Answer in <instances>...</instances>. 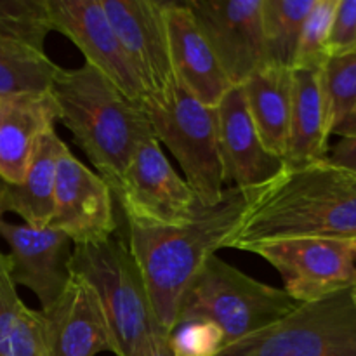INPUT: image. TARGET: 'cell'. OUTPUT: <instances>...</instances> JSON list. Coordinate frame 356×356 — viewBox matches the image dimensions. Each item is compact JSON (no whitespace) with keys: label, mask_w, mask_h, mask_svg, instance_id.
<instances>
[{"label":"cell","mask_w":356,"mask_h":356,"mask_svg":"<svg viewBox=\"0 0 356 356\" xmlns=\"http://www.w3.org/2000/svg\"><path fill=\"white\" fill-rule=\"evenodd\" d=\"M289 238H356V174L329 160L285 169L254 188L252 198L222 249Z\"/></svg>","instance_id":"1"},{"label":"cell","mask_w":356,"mask_h":356,"mask_svg":"<svg viewBox=\"0 0 356 356\" xmlns=\"http://www.w3.org/2000/svg\"><path fill=\"white\" fill-rule=\"evenodd\" d=\"M254 190L226 186L218 204L200 207L183 225L129 226V249L145 280L156 327L169 336L184 291L205 261L222 249L238 226Z\"/></svg>","instance_id":"2"},{"label":"cell","mask_w":356,"mask_h":356,"mask_svg":"<svg viewBox=\"0 0 356 356\" xmlns=\"http://www.w3.org/2000/svg\"><path fill=\"white\" fill-rule=\"evenodd\" d=\"M51 94L61 120L89 162L117 197L122 176L136 149L156 139L143 104L120 92L106 76L86 63L59 68Z\"/></svg>","instance_id":"3"},{"label":"cell","mask_w":356,"mask_h":356,"mask_svg":"<svg viewBox=\"0 0 356 356\" xmlns=\"http://www.w3.org/2000/svg\"><path fill=\"white\" fill-rule=\"evenodd\" d=\"M299 305L284 289L261 284L214 254L184 291L176 325L214 323L221 330L226 348L271 325Z\"/></svg>","instance_id":"4"},{"label":"cell","mask_w":356,"mask_h":356,"mask_svg":"<svg viewBox=\"0 0 356 356\" xmlns=\"http://www.w3.org/2000/svg\"><path fill=\"white\" fill-rule=\"evenodd\" d=\"M70 270L96 289L113 334L115 356H143L155 337L163 336L138 263L122 240L110 236L73 245Z\"/></svg>","instance_id":"5"},{"label":"cell","mask_w":356,"mask_h":356,"mask_svg":"<svg viewBox=\"0 0 356 356\" xmlns=\"http://www.w3.org/2000/svg\"><path fill=\"white\" fill-rule=\"evenodd\" d=\"M143 110L156 141L177 159L202 207L218 204L226 186L216 108L195 99L177 83L165 96L146 97Z\"/></svg>","instance_id":"6"},{"label":"cell","mask_w":356,"mask_h":356,"mask_svg":"<svg viewBox=\"0 0 356 356\" xmlns=\"http://www.w3.org/2000/svg\"><path fill=\"white\" fill-rule=\"evenodd\" d=\"M218 356H356L351 291L301 302L271 325L229 344Z\"/></svg>","instance_id":"7"},{"label":"cell","mask_w":356,"mask_h":356,"mask_svg":"<svg viewBox=\"0 0 356 356\" xmlns=\"http://www.w3.org/2000/svg\"><path fill=\"white\" fill-rule=\"evenodd\" d=\"M245 252L268 261L280 273L284 291L298 302L318 301L356 287L351 240H275L247 247Z\"/></svg>","instance_id":"8"},{"label":"cell","mask_w":356,"mask_h":356,"mask_svg":"<svg viewBox=\"0 0 356 356\" xmlns=\"http://www.w3.org/2000/svg\"><path fill=\"white\" fill-rule=\"evenodd\" d=\"M129 226H176L190 221L202 207L193 190L163 155L160 143L148 139L136 149L115 197Z\"/></svg>","instance_id":"9"},{"label":"cell","mask_w":356,"mask_h":356,"mask_svg":"<svg viewBox=\"0 0 356 356\" xmlns=\"http://www.w3.org/2000/svg\"><path fill=\"white\" fill-rule=\"evenodd\" d=\"M184 3L233 87L270 66L263 0H186Z\"/></svg>","instance_id":"10"},{"label":"cell","mask_w":356,"mask_h":356,"mask_svg":"<svg viewBox=\"0 0 356 356\" xmlns=\"http://www.w3.org/2000/svg\"><path fill=\"white\" fill-rule=\"evenodd\" d=\"M146 97H160L177 86L170 59L165 2L101 0Z\"/></svg>","instance_id":"11"},{"label":"cell","mask_w":356,"mask_h":356,"mask_svg":"<svg viewBox=\"0 0 356 356\" xmlns=\"http://www.w3.org/2000/svg\"><path fill=\"white\" fill-rule=\"evenodd\" d=\"M52 30L68 37L86 56V63L106 76L124 96L145 104L146 92L101 0H47Z\"/></svg>","instance_id":"12"},{"label":"cell","mask_w":356,"mask_h":356,"mask_svg":"<svg viewBox=\"0 0 356 356\" xmlns=\"http://www.w3.org/2000/svg\"><path fill=\"white\" fill-rule=\"evenodd\" d=\"M113 198L103 177L76 160L66 146L58 160L49 226L65 233L73 245L110 238L117 229Z\"/></svg>","instance_id":"13"},{"label":"cell","mask_w":356,"mask_h":356,"mask_svg":"<svg viewBox=\"0 0 356 356\" xmlns=\"http://www.w3.org/2000/svg\"><path fill=\"white\" fill-rule=\"evenodd\" d=\"M47 356L115 355V339L96 289L72 273L61 294L40 309Z\"/></svg>","instance_id":"14"},{"label":"cell","mask_w":356,"mask_h":356,"mask_svg":"<svg viewBox=\"0 0 356 356\" xmlns=\"http://www.w3.org/2000/svg\"><path fill=\"white\" fill-rule=\"evenodd\" d=\"M0 236L9 247V264L16 285L30 289L47 308L72 277L73 242L52 226L35 228L0 219Z\"/></svg>","instance_id":"15"},{"label":"cell","mask_w":356,"mask_h":356,"mask_svg":"<svg viewBox=\"0 0 356 356\" xmlns=\"http://www.w3.org/2000/svg\"><path fill=\"white\" fill-rule=\"evenodd\" d=\"M216 111L225 184L254 190L284 172V159L271 153L261 141L240 87H232Z\"/></svg>","instance_id":"16"},{"label":"cell","mask_w":356,"mask_h":356,"mask_svg":"<svg viewBox=\"0 0 356 356\" xmlns=\"http://www.w3.org/2000/svg\"><path fill=\"white\" fill-rule=\"evenodd\" d=\"M170 59L179 87L207 106L216 108L232 82L219 66L211 45L184 2H165Z\"/></svg>","instance_id":"17"},{"label":"cell","mask_w":356,"mask_h":356,"mask_svg":"<svg viewBox=\"0 0 356 356\" xmlns=\"http://www.w3.org/2000/svg\"><path fill=\"white\" fill-rule=\"evenodd\" d=\"M329 138L322 68H294L285 169H299L327 160Z\"/></svg>","instance_id":"18"},{"label":"cell","mask_w":356,"mask_h":356,"mask_svg":"<svg viewBox=\"0 0 356 356\" xmlns=\"http://www.w3.org/2000/svg\"><path fill=\"white\" fill-rule=\"evenodd\" d=\"M58 108L51 92L0 99V177L19 184L38 138L54 129Z\"/></svg>","instance_id":"19"},{"label":"cell","mask_w":356,"mask_h":356,"mask_svg":"<svg viewBox=\"0 0 356 356\" xmlns=\"http://www.w3.org/2000/svg\"><path fill=\"white\" fill-rule=\"evenodd\" d=\"M238 87L261 141L284 159L292 110V70L264 66Z\"/></svg>","instance_id":"20"},{"label":"cell","mask_w":356,"mask_h":356,"mask_svg":"<svg viewBox=\"0 0 356 356\" xmlns=\"http://www.w3.org/2000/svg\"><path fill=\"white\" fill-rule=\"evenodd\" d=\"M65 148L56 129L45 131L35 145L23 181L7 188V212L19 216L24 225L49 226L54 211L58 160Z\"/></svg>","instance_id":"21"},{"label":"cell","mask_w":356,"mask_h":356,"mask_svg":"<svg viewBox=\"0 0 356 356\" xmlns=\"http://www.w3.org/2000/svg\"><path fill=\"white\" fill-rule=\"evenodd\" d=\"M16 287L9 257L0 250V356H47L40 312L28 308Z\"/></svg>","instance_id":"22"},{"label":"cell","mask_w":356,"mask_h":356,"mask_svg":"<svg viewBox=\"0 0 356 356\" xmlns=\"http://www.w3.org/2000/svg\"><path fill=\"white\" fill-rule=\"evenodd\" d=\"M59 68L42 49L0 37V99L51 92Z\"/></svg>","instance_id":"23"},{"label":"cell","mask_w":356,"mask_h":356,"mask_svg":"<svg viewBox=\"0 0 356 356\" xmlns=\"http://www.w3.org/2000/svg\"><path fill=\"white\" fill-rule=\"evenodd\" d=\"M315 0H263L268 65L294 70L299 42Z\"/></svg>","instance_id":"24"},{"label":"cell","mask_w":356,"mask_h":356,"mask_svg":"<svg viewBox=\"0 0 356 356\" xmlns=\"http://www.w3.org/2000/svg\"><path fill=\"white\" fill-rule=\"evenodd\" d=\"M330 136H356V52L332 56L322 68Z\"/></svg>","instance_id":"25"},{"label":"cell","mask_w":356,"mask_h":356,"mask_svg":"<svg viewBox=\"0 0 356 356\" xmlns=\"http://www.w3.org/2000/svg\"><path fill=\"white\" fill-rule=\"evenodd\" d=\"M52 31L47 0H0V37L42 49Z\"/></svg>","instance_id":"26"},{"label":"cell","mask_w":356,"mask_h":356,"mask_svg":"<svg viewBox=\"0 0 356 356\" xmlns=\"http://www.w3.org/2000/svg\"><path fill=\"white\" fill-rule=\"evenodd\" d=\"M337 0H315L299 42L294 68H323L329 59V37Z\"/></svg>","instance_id":"27"},{"label":"cell","mask_w":356,"mask_h":356,"mask_svg":"<svg viewBox=\"0 0 356 356\" xmlns=\"http://www.w3.org/2000/svg\"><path fill=\"white\" fill-rule=\"evenodd\" d=\"M174 356H218L225 350L222 334L211 322L177 323L169 334Z\"/></svg>","instance_id":"28"},{"label":"cell","mask_w":356,"mask_h":356,"mask_svg":"<svg viewBox=\"0 0 356 356\" xmlns=\"http://www.w3.org/2000/svg\"><path fill=\"white\" fill-rule=\"evenodd\" d=\"M356 52V0H337L329 37V58Z\"/></svg>","instance_id":"29"},{"label":"cell","mask_w":356,"mask_h":356,"mask_svg":"<svg viewBox=\"0 0 356 356\" xmlns=\"http://www.w3.org/2000/svg\"><path fill=\"white\" fill-rule=\"evenodd\" d=\"M327 160L341 169L356 174V136L341 138V141L334 148H329Z\"/></svg>","instance_id":"30"},{"label":"cell","mask_w":356,"mask_h":356,"mask_svg":"<svg viewBox=\"0 0 356 356\" xmlns=\"http://www.w3.org/2000/svg\"><path fill=\"white\" fill-rule=\"evenodd\" d=\"M143 356H174L172 350H170L169 346V337L165 336L155 337L153 343L146 348Z\"/></svg>","instance_id":"31"},{"label":"cell","mask_w":356,"mask_h":356,"mask_svg":"<svg viewBox=\"0 0 356 356\" xmlns=\"http://www.w3.org/2000/svg\"><path fill=\"white\" fill-rule=\"evenodd\" d=\"M7 188H9V183L0 177V219L7 212Z\"/></svg>","instance_id":"32"},{"label":"cell","mask_w":356,"mask_h":356,"mask_svg":"<svg viewBox=\"0 0 356 356\" xmlns=\"http://www.w3.org/2000/svg\"><path fill=\"white\" fill-rule=\"evenodd\" d=\"M351 245H353V250H355V256H356V238L351 240Z\"/></svg>","instance_id":"33"},{"label":"cell","mask_w":356,"mask_h":356,"mask_svg":"<svg viewBox=\"0 0 356 356\" xmlns=\"http://www.w3.org/2000/svg\"><path fill=\"white\" fill-rule=\"evenodd\" d=\"M351 294H353V299H355V302H356V287L351 289Z\"/></svg>","instance_id":"34"}]
</instances>
